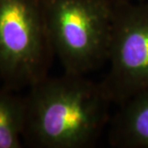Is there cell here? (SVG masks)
Instances as JSON below:
<instances>
[{
  "label": "cell",
  "mask_w": 148,
  "mask_h": 148,
  "mask_svg": "<svg viewBox=\"0 0 148 148\" xmlns=\"http://www.w3.org/2000/svg\"><path fill=\"white\" fill-rule=\"evenodd\" d=\"M110 69L101 84L121 105L148 88V2L114 3Z\"/></svg>",
  "instance_id": "obj_4"
},
{
  "label": "cell",
  "mask_w": 148,
  "mask_h": 148,
  "mask_svg": "<svg viewBox=\"0 0 148 148\" xmlns=\"http://www.w3.org/2000/svg\"><path fill=\"white\" fill-rule=\"evenodd\" d=\"M112 2H120V1H135V0H111Z\"/></svg>",
  "instance_id": "obj_7"
},
{
  "label": "cell",
  "mask_w": 148,
  "mask_h": 148,
  "mask_svg": "<svg viewBox=\"0 0 148 148\" xmlns=\"http://www.w3.org/2000/svg\"><path fill=\"white\" fill-rule=\"evenodd\" d=\"M25 99L9 88L0 90V148L22 147Z\"/></svg>",
  "instance_id": "obj_6"
},
{
  "label": "cell",
  "mask_w": 148,
  "mask_h": 148,
  "mask_svg": "<svg viewBox=\"0 0 148 148\" xmlns=\"http://www.w3.org/2000/svg\"><path fill=\"white\" fill-rule=\"evenodd\" d=\"M109 143L118 148H148V88L119 105L111 119Z\"/></svg>",
  "instance_id": "obj_5"
},
{
  "label": "cell",
  "mask_w": 148,
  "mask_h": 148,
  "mask_svg": "<svg viewBox=\"0 0 148 148\" xmlns=\"http://www.w3.org/2000/svg\"><path fill=\"white\" fill-rule=\"evenodd\" d=\"M23 140L40 148L93 146L110 122L111 99L86 75L46 76L29 88Z\"/></svg>",
  "instance_id": "obj_1"
},
{
  "label": "cell",
  "mask_w": 148,
  "mask_h": 148,
  "mask_svg": "<svg viewBox=\"0 0 148 148\" xmlns=\"http://www.w3.org/2000/svg\"><path fill=\"white\" fill-rule=\"evenodd\" d=\"M54 57L43 0H0V77L9 90L48 76Z\"/></svg>",
  "instance_id": "obj_3"
},
{
  "label": "cell",
  "mask_w": 148,
  "mask_h": 148,
  "mask_svg": "<svg viewBox=\"0 0 148 148\" xmlns=\"http://www.w3.org/2000/svg\"><path fill=\"white\" fill-rule=\"evenodd\" d=\"M114 3L111 0H43L53 53L66 73L86 75L108 61Z\"/></svg>",
  "instance_id": "obj_2"
}]
</instances>
